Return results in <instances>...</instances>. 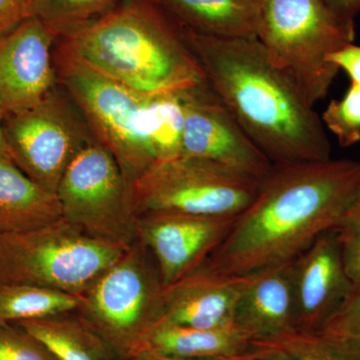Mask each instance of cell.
<instances>
[{
  "instance_id": "obj_1",
  "label": "cell",
  "mask_w": 360,
  "mask_h": 360,
  "mask_svg": "<svg viewBox=\"0 0 360 360\" xmlns=\"http://www.w3.org/2000/svg\"><path fill=\"white\" fill-rule=\"evenodd\" d=\"M360 187V161L274 165L255 200L206 259L229 276L292 262L338 229Z\"/></svg>"
},
{
  "instance_id": "obj_25",
  "label": "cell",
  "mask_w": 360,
  "mask_h": 360,
  "mask_svg": "<svg viewBox=\"0 0 360 360\" xmlns=\"http://www.w3.org/2000/svg\"><path fill=\"white\" fill-rule=\"evenodd\" d=\"M314 333L343 356L360 360V293H355Z\"/></svg>"
},
{
  "instance_id": "obj_19",
  "label": "cell",
  "mask_w": 360,
  "mask_h": 360,
  "mask_svg": "<svg viewBox=\"0 0 360 360\" xmlns=\"http://www.w3.org/2000/svg\"><path fill=\"white\" fill-rule=\"evenodd\" d=\"M251 338L238 326L198 328L161 319L148 336L146 349L179 359L246 357Z\"/></svg>"
},
{
  "instance_id": "obj_10",
  "label": "cell",
  "mask_w": 360,
  "mask_h": 360,
  "mask_svg": "<svg viewBox=\"0 0 360 360\" xmlns=\"http://www.w3.org/2000/svg\"><path fill=\"white\" fill-rule=\"evenodd\" d=\"M58 87L39 103L4 115V136L14 165L56 194L70 161L96 139L72 99Z\"/></svg>"
},
{
  "instance_id": "obj_9",
  "label": "cell",
  "mask_w": 360,
  "mask_h": 360,
  "mask_svg": "<svg viewBox=\"0 0 360 360\" xmlns=\"http://www.w3.org/2000/svg\"><path fill=\"white\" fill-rule=\"evenodd\" d=\"M56 196L63 219L85 236L123 248L136 241L130 186L117 161L96 139L70 161Z\"/></svg>"
},
{
  "instance_id": "obj_23",
  "label": "cell",
  "mask_w": 360,
  "mask_h": 360,
  "mask_svg": "<svg viewBox=\"0 0 360 360\" xmlns=\"http://www.w3.org/2000/svg\"><path fill=\"white\" fill-rule=\"evenodd\" d=\"M120 4V0H33L32 18L63 39L84 30Z\"/></svg>"
},
{
  "instance_id": "obj_22",
  "label": "cell",
  "mask_w": 360,
  "mask_h": 360,
  "mask_svg": "<svg viewBox=\"0 0 360 360\" xmlns=\"http://www.w3.org/2000/svg\"><path fill=\"white\" fill-rule=\"evenodd\" d=\"M143 122L155 163L181 155L184 110L180 92L148 94L144 101Z\"/></svg>"
},
{
  "instance_id": "obj_13",
  "label": "cell",
  "mask_w": 360,
  "mask_h": 360,
  "mask_svg": "<svg viewBox=\"0 0 360 360\" xmlns=\"http://www.w3.org/2000/svg\"><path fill=\"white\" fill-rule=\"evenodd\" d=\"M56 35L30 18L0 37V108L25 110L58 87L54 63Z\"/></svg>"
},
{
  "instance_id": "obj_7",
  "label": "cell",
  "mask_w": 360,
  "mask_h": 360,
  "mask_svg": "<svg viewBox=\"0 0 360 360\" xmlns=\"http://www.w3.org/2000/svg\"><path fill=\"white\" fill-rule=\"evenodd\" d=\"M58 84L72 99L96 141L117 161L129 186L155 163L144 131L141 94L56 49Z\"/></svg>"
},
{
  "instance_id": "obj_27",
  "label": "cell",
  "mask_w": 360,
  "mask_h": 360,
  "mask_svg": "<svg viewBox=\"0 0 360 360\" xmlns=\"http://www.w3.org/2000/svg\"><path fill=\"white\" fill-rule=\"evenodd\" d=\"M343 262L355 290L360 293V187L338 229Z\"/></svg>"
},
{
  "instance_id": "obj_16",
  "label": "cell",
  "mask_w": 360,
  "mask_h": 360,
  "mask_svg": "<svg viewBox=\"0 0 360 360\" xmlns=\"http://www.w3.org/2000/svg\"><path fill=\"white\" fill-rule=\"evenodd\" d=\"M292 262L248 274L236 309V326L251 340L295 328Z\"/></svg>"
},
{
  "instance_id": "obj_24",
  "label": "cell",
  "mask_w": 360,
  "mask_h": 360,
  "mask_svg": "<svg viewBox=\"0 0 360 360\" xmlns=\"http://www.w3.org/2000/svg\"><path fill=\"white\" fill-rule=\"evenodd\" d=\"M248 360H349L314 331L291 328L251 341Z\"/></svg>"
},
{
  "instance_id": "obj_31",
  "label": "cell",
  "mask_w": 360,
  "mask_h": 360,
  "mask_svg": "<svg viewBox=\"0 0 360 360\" xmlns=\"http://www.w3.org/2000/svg\"><path fill=\"white\" fill-rule=\"evenodd\" d=\"M324 2L340 22L355 26V18L360 13V0H324Z\"/></svg>"
},
{
  "instance_id": "obj_26",
  "label": "cell",
  "mask_w": 360,
  "mask_h": 360,
  "mask_svg": "<svg viewBox=\"0 0 360 360\" xmlns=\"http://www.w3.org/2000/svg\"><path fill=\"white\" fill-rule=\"evenodd\" d=\"M326 129L343 148L360 142V84H352L340 101H331L321 116Z\"/></svg>"
},
{
  "instance_id": "obj_30",
  "label": "cell",
  "mask_w": 360,
  "mask_h": 360,
  "mask_svg": "<svg viewBox=\"0 0 360 360\" xmlns=\"http://www.w3.org/2000/svg\"><path fill=\"white\" fill-rule=\"evenodd\" d=\"M329 63L345 70L352 84H360V46L354 44L328 56Z\"/></svg>"
},
{
  "instance_id": "obj_33",
  "label": "cell",
  "mask_w": 360,
  "mask_h": 360,
  "mask_svg": "<svg viewBox=\"0 0 360 360\" xmlns=\"http://www.w3.org/2000/svg\"><path fill=\"white\" fill-rule=\"evenodd\" d=\"M0 160H11V155L4 132V111L0 108Z\"/></svg>"
},
{
  "instance_id": "obj_29",
  "label": "cell",
  "mask_w": 360,
  "mask_h": 360,
  "mask_svg": "<svg viewBox=\"0 0 360 360\" xmlns=\"http://www.w3.org/2000/svg\"><path fill=\"white\" fill-rule=\"evenodd\" d=\"M33 0H0V37L32 18Z\"/></svg>"
},
{
  "instance_id": "obj_2",
  "label": "cell",
  "mask_w": 360,
  "mask_h": 360,
  "mask_svg": "<svg viewBox=\"0 0 360 360\" xmlns=\"http://www.w3.org/2000/svg\"><path fill=\"white\" fill-rule=\"evenodd\" d=\"M181 30L208 85L272 165L330 160L321 118L257 37L221 39Z\"/></svg>"
},
{
  "instance_id": "obj_32",
  "label": "cell",
  "mask_w": 360,
  "mask_h": 360,
  "mask_svg": "<svg viewBox=\"0 0 360 360\" xmlns=\"http://www.w3.org/2000/svg\"><path fill=\"white\" fill-rule=\"evenodd\" d=\"M127 360H248L246 357H236V359H179V357L168 356L158 354L150 349H143Z\"/></svg>"
},
{
  "instance_id": "obj_8",
  "label": "cell",
  "mask_w": 360,
  "mask_h": 360,
  "mask_svg": "<svg viewBox=\"0 0 360 360\" xmlns=\"http://www.w3.org/2000/svg\"><path fill=\"white\" fill-rule=\"evenodd\" d=\"M262 180L210 161L179 155L155 163L130 186L135 217L150 212L236 217L255 200Z\"/></svg>"
},
{
  "instance_id": "obj_12",
  "label": "cell",
  "mask_w": 360,
  "mask_h": 360,
  "mask_svg": "<svg viewBox=\"0 0 360 360\" xmlns=\"http://www.w3.org/2000/svg\"><path fill=\"white\" fill-rule=\"evenodd\" d=\"M236 217L146 212L136 217L135 233L137 240L153 253L167 288L198 269L212 255Z\"/></svg>"
},
{
  "instance_id": "obj_20",
  "label": "cell",
  "mask_w": 360,
  "mask_h": 360,
  "mask_svg": "<svg viewBox=\"0 0 360 360\" xmlns=\"http://www.w3.org/2000/svg\"><path fill=\"white\" fill-rule=\"evenodd\" d=\"M13 324L39 338L58 360H122L75 310Z\"/></svg>"
},
{
  "instance_id": "obj_3",
  "label": "cell",
  "mask_w": 360,
  "mask_h": 360,
  "mask_svg": "<svg viewBox=\"0 0 360 360\" xmlns=\"http://www.w3.org/2000/svg\"><path fill=\"white\" fill-rule=\"evenodd\" d=\"M56 47L141 94L184 91L206 78L181 27L155 0H127Z\"/></svg>"
},
{
  "instance_id": "obj_14",
  "label": "cell",
  "mask_w": 360,
  "mask_h": 360,
  "mask_svg": "<svg viewBox=\"0 0 360 360\" xmlns=\"http://www.w3.org/2000/svg\"><path fill=\"white\" fill-rule=\"evenodd\" d=\"M295 328L317 330L356 292L343 262L336 229L292 262Z\"/></svg>"
},
{
  "instance_id": "obj_18",
  "label": "cell",
  "mask_w": 360,
  "mask_h": 360,
  "mask_svg": "<svg viewBox=\"0 0 360 360\" xmlns=\"http://www.w3.org/2000/svg\"><path fill=\"white\" fill-rule=\"evenodd\" d=\"M181 27L221 37H257V0H155Z\"/></svg>"
},
{
  "instance_id": "obj_6",
  "label": "cell",
  "mask_w": 360,
  "mask_h": 360,
  "mask_svg": "<svg viewBox=\"0 0 360 360\" xmlns=\"http://www.w3.org/2000/svg\"><path fill=\"white\" fill-rule=\"evenodd\" d=\"M127 248L85 236L61 219L0 236V285L30 284L82 296Z\"/></svg>"
},
{
  "instance_id": "obj_11",
  "label": "cell",
  "mask_w": 360,
  "mask_h": 360,
  "mask_svg": "<svg viewBox=\"0 0 360 360\" xmlns=\"http://www.w3.org/2000/svg\"><path fill=\"white\" fill-rule=\"evenodd\" d=\"M180 97L184 110L181 155L258 180L270 174L271 161L241 129L207 82L180 92Z\"/></svg>"
},
{
  "instance_id": "obj_5",
  "label": "cell",
  "mask_w": 360,
  "mask_h": 360,
  "mask_svg": "<svg viewBox=\"0 0 360 360\" xmlns=\"http://www.w3.org/2000/svg\"><path fill=\"white\" fill-rule=\"evenodd\" d=\"M165 291L153 253L136 239L85 291L75 311L127 360L146 349L165 319Z\"/></svg>"
},
{
  "instance_id": "obj_21",
  "label": "cell",
  "mask_w": 360,
  "mask_h": 360,
  "mask_svg": "<svg viewBox=\"0 0 360 360\" xmlns=\"http://www.w3.org/2000/svg\"><path fill=\"white\" fill-rule=\"evenodd\" d=\"M80 303L82 296L65 291L30 284H4L0 285V324L75 311Z\"/></svg>"
},
{
  "instance_id": "obj_17",
  "label": "cell",
  "mask_w": 360,
  "mask_h": 360,
  "mask_svg": "<svg viewBox=\"0 0 360 360\" xmlns=\"http://www.w3.org/2000/svg\"><path fill=\"white\" fill-rule=\"evenodd\" d=\"M63 219L56 193L11 160H0V236L35 231Z\"/></svg>"
},
{
  "instance_id": "obj_15",
  "label": "cell",
  "mask_w": 360,
  "mask_h": 360,
  "mask_svg": "<svg viewBox=\"0 0 360 360\" xmlns=\"http://www.w3.org/2000/svg\"><path fill=\"white\" fill-rule=\"evenodd\" d=\"M248 276H229L206 260L165 288V319L198 328L236 326V312Z\"/></svg>"
},
{
  "instance_id": "obj_28",
  "label": "cell",
  "mask_w": 360,
  "mask_h": 360,
  "mask_svg": "<svg viewBox=\"0 0 360 360\" xmlns=\"http://www.w3.org/2000/svg\"><path fill=\"white\" fill-rule=\"evenodd\" d=\"M0 360H58L39 338L16 324H0Z\"/></svg>"
},
{
  "instance_id": "obj_4",
  "label": "cell",
  "mask_w": 360,
  "mask_h": 360,
  "mask_svg": "<svg viewBox=\"0 0 360 360\" xmlns=\"http://www.w3.org/2000/svg\"><path fill=\"white\" fill-rule=\"evenodd\" d=\"M257 1V39L314 108L340 71L328 56L354 44L355 26L340 22L324 0Z\"/></svg>"
}]
</instances>
